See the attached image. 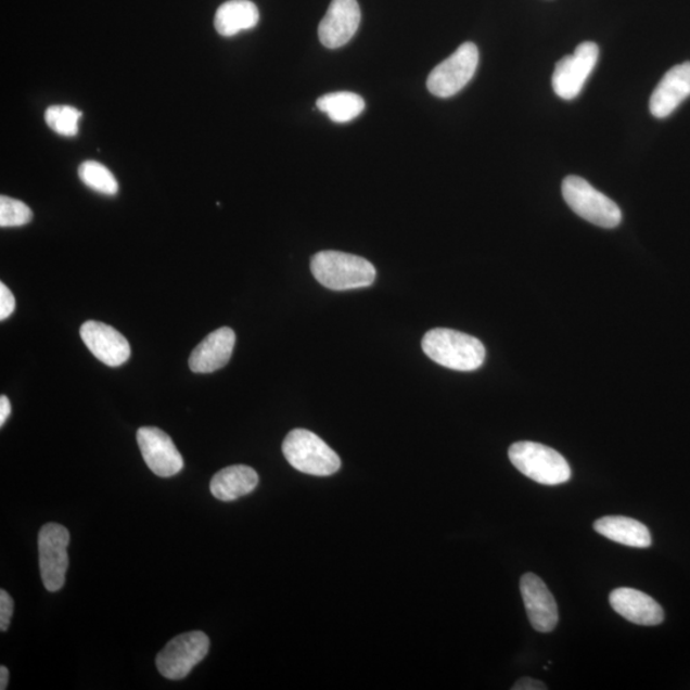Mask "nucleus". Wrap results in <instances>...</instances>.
<instances>
[{
  "label": "nucleus",
  "instance_id": "nucleus-1",
  "mask_svg": "<svg viewBox=\"0 0 690 690\" xmlns=\"http://www.w3.org/2000/svg\"><path fill=\"white\" fill-rule=\"evenodd\" d=\"M422 349L434 362L456 371H474L484 365L486 349L477 337L451 329H433L423 336Z\"/></svg>",
  "mask_w": 690,
  "mask_h": 690
},
{
  "label": "nucleus",
  "instance_id": "nucleus-2",
  "mask_svg": "<svg viewBox=\"0 0 690 690\" xmlns=\"http://www.w3.org/2000/svg\"><path fill=\"white\" fill-rule=\"evenodd\" d=\"M311 271L318 282L332 291L358 290L370 286L376 269L369 260L340 251H321L311 260Z\"/></svg>",
  "mask_w": 690,
  "mask_h": 690
},
{
  "label": "nucleus",
  "instance_id": "nucleus-3",
  "mask_svg": "<svg viewBox=\"0 0 690 690\" xmlns=\"http://www.w3.org/2000/svg\"><path fill=\"white\" fill-rule=\"evenodd\" d=\"M509 459L515 469L541 485H562L572 477L570 463L557 450L546 445L521 442L509 448Z\"/></svg>",
  "mask_w": 690,
  "mask_h": 690
},
{
  "label": "nucleus",
  "instance_id": "nucleus-4",
  "mask_svg": "<svg viewBox=\"0 0 690 690\" xmlns=\"http://www.w3.org/2000/svg\"><path fill=\"white\" fill-rule=\"evenodd\" d=\"M283 455L293 469L311 476H332L340 471V456L321 437L304 429L286 435Z\"/></svg>",
  "mask_w": 690,
  "mask_h": 690
},
{
  "label": "nucleus",
  "instance_id": "nucleus-5",
  "mask_svg": "<svg viewBox=\"0 0 690 690\" xmlns=\"http://www.w3.org/2000/svg\"><path fill=\"white\" fill-rule=\"evenodd\" d=\"M563 196L575 214L595 226L611 229L622 222L621 207L584 178L566 177L563 182Z\"/></svg>",
  "mask_w": 690,
  "mask_h": 690
},
{
  "label": "nucleus",
  "instance_id": "nucleus-6",
  "mask_svg": "<svg viewBox=\"0 0 690 690\" xmlns=\"http://www.w3.org/2000/svg\"><path fill=\"white\" fill-rule=\"evenodd\" d=\"M480 53L473 42H464L447 60L438 64L427 78V89L437 98L455 97L476 74Z\"/></svg>",
  "mask_w": 690,
  "mask_h": 690
},
{
  "label": "nucleus",
  "instance_id": "nucleus-7",
  "mask_svg": "<svg viewBox=\"0 0 690 690\" xmlns=\"http://www.w3.org/2000/svg\"><path fill=\"white\" fill-rule=\"evenodd\" d=\"M210 639L203 631H190L173 638L156 657L157 670L164 678L179 680L187 677L205 659Z\"/></svg>",
  "mask_w": 690,
  "mask_h": 690
},
{
  "label": "nucleus",
  "instance_id": "nucleus-8",
  "mask_svg": "<svg viewBox=\"0 0 690 690\" xmlns=\"http://www.w3.org/2000/svg\"><path fill=\"white\" fill-rule=\"evenodd\" d=\"M69 532L56 523H48L39 534V562L42 584L49 592H56L66 582L68 570Z\"/></svg>",
  "mask_w": 690,
  "mask_h": 690
},
{
  "label": "nucleus",
  "instance_id": "nucleus-9",
  "mask_svg": "<svg viewBox=\"0 0 690 690\" xmlns=\"http://www.w3.org/2000/svg\"><path fill=\"white\" fill-rule=\"evenodd\" d=\"M600 50L595 42H582L573 55H566L557 64L552 75V88L559 98H577L592 74L599 60Z\"/></svg>",
  "mask_w": 690,
  "mask_h": 690
},
{
  "label": "nucleus",
  "instance_id": "nucleus-10",
  "mask_svg": "<svg viewBox=\"0 0 690 690\" xmlns=\"http://www.w3.org/2000/svg\"><path fill=\"white\" fill-rule=\"evenodd\" d=\"M138 443L143 460L156 476L168 478L183 470L181 452L163 430L141 427L138 431Z\"/></svg>",
  "mask_w": 690,
  "mask_h": 690
},
{
  "label": "nucleus",
  "instance_id": "nucleus-11",
  "mask_svg": "<svg viewBox=\"0 0 690 690\" xmlns=\"http://www.w3.org/2000/svg\"><path fill=\"white\" fill-rule=\"evenodd\" d=\"M80 335L91 354L110 368H118L131 357V347L126 337L106 323L86 321Z\"/></svg>",
  "mask_w": 690,
  "mask_h": 690
},
{
  "label": "nucleus",
  "instance_id": "nucleus-12",
  "mask_svg": "<svg viewBox=\"0 0 690 690\" xmlns=\"http://www.w3.org/2000/svg\"><path fill=\"white\" fill-rule=\"evenodd\" d=\"M361 24V9L357 0H333L321 20L319 38L321 44L337 49L348 44Z\"/></svg>",
  "mask_w": 690,
  "mask_h": 690
},
{
  "label": "nucleus",
  "instance_id": "nucleus-13",
  "mask_svg": "<svg viewBox=\"0 0 690 690\" xmlns=\"http://www.w3.org/2000/svg\"><path fill=\"white\" fill-rule=\"evenodd\" d=\"M521 593L532 627L541 632L555 629L559 622L558 605L544 580L534 573L524 574Z\"/></svg>",
  "mask_w": 690,
  "mask_h": 690
},
{
  "label": "nucleus",
  "instance_id": "nucleus-14",
  "mask_svg": "<svg viewBox=\"0 0 690 690\" xmlns=\"http://www.w3.org/2000/svg\"><path fill=\"white\" fill-rule=\"evenodd\" d=\"M610 605L628 622L653 627L664 622L665 614L660 603L638 589L617 588L610 593Z\"/></svg>",
  "mask_w": 690,
  "mask_h": 690
},
{
  "label": "nucleus",
  "instance_id": "nucleus-15",
  "mask_svg": "<svg viewBox=\"0 0 690 690\" xmlns=\"http://www.w3.org/2000/svg\"><path fill=\"white\" fill-rule=\"evenodd\" d=\"M690 97V62L673 67L660 81L650 100L653 117L663 119Z\"/></svg>",
  "mask_w": 690,
  "mask_h": 690
},
{
  "label": "nucleus",
  "instance_id": "nucleus-16",
  "mask_svg": "<svg viewBox=\"0 0 690 690\" xmlns=\"http://www.w3.org/2000/svg\"><path fill=\"white\" fill-rule=\"evenodd\" d=\"M235 334L230 328H220L201 342L189 359L190 369L196 373H210L225 368L232 357Z\"/></svg>",
  "mask_w": 690,
  "mask_h": 690
},
{
  "label": "nucleus",
  "instance_id": "nucleus-17",
  "mask_svg": "<svg viewBox=\"0 0 690 690\" xmlns=\"http://www.w3.org/2000/svg\"><path fill=\"white\" fill-rule=\"evenodd\" d=\"M593 528L609 540L630 548H650L652 537L650 529L643 523L627 516H603L596 521Z\"/></svg>",
  "mask_w": 690,
  "mask_h": 690
},
{
  "label": "nucleus",
  "instance_id": "nucleus-18",
  "mask_svg": "<svg viewBox=\"0 0 690 690\" xmlns=\"http://www.w3.org/2000/svg\"><path fill=\"white\" fill-rule=\"evenodd\" d=\"M258 485V474L247 465H230L212 480L210 491L220 501H234L253 493Z\"/></svg>",
  "mask_w": 690,
  "mask_h": 690
},
{
  "label": "nucleus",
  "instance_id": "nucleus-19",
  "mask_svg": "<svg viewBox=\"0 0 690 690\" xmlns=\"http://www.w3.org/2000/svg\"><path fill=\"white\" fill-rule=\"evenodd\" d=\"M258 21L260 12L250 0H229L221 4L215 13L214 26L221 36H234L241 31L251 30Z\"/></svg>",
  "mask_w": 690,
  "mask_h": 690
},
{
  "label": "nucleus",
  "instance_id": "nucleus-20",
  "mask_svg": "<svg viewBox=\"0 0 690 690\" xmlns=\"http://www.w3.org/2000/svg\"><path fill=\"white\" fill-rule=\"evenodd\" d=\"M319 111L328 114L335 124H348L365 111V100L355 92L341 91L319 98Z\"/></svg>",
  "mask_w": 690,
  "mask_h": 690
},
{
  "label": "nucleus",
  "instance_id": "nucleus-21",
  "mask_svg": "<svg viewBox=\"0 0 690 690\" xmlns=\"http://www.w3.org/2000/svg\"><path fill=\"white\" fill-rule=\"evenodd\" d=\"M78 176L89 189L106 196L117 195L119 184L113 173L98 162H84L78 168Z\"/></svg>",
  "mask_w": 690,
  "mask_h": 690
},
{
  "label": "nucleus",
  "instance_id": "nucleus-22",
  "mask_svg": "<svg viewBox=\"0 0 690 690\" xmlns=\"http://www.w3.org/2000/svg\"><path fill=\"white\" fill-rule=\"evenodd\" d=\"M82 112L68 105L49 106L46 112L47 125L63 138H75L78 135V124Z\"/></svg>",
  "mask_w": 690,
  "mask_h": 690
},
{
  "label": "nucleus",
  "instance_id": "nucleus-23",
  "mask_svg": "<svg viewBox=\"0 0 690 690\" xmlns=\"http://www.w3.org/2000/svg\"><path fill=\"white\" fill-rule=\"evenodd\" d=\"M33 220L31 208L23 201L9 196L0 197V227H24Z\"/></svg>",
  "mask_w": 690,
  "mask_h": 690
},
{
  "label": "nucleus",
  "instance_id": "nucleus-24",
  "mask_svg": "<svg viewBox=\"0 0 690 690\" xmlns=\"http://www.w3.org/2000/svg\"><path fill=\"white\" fill-rule=\"evenodd\" d=\"M16 310V299L10 288L0 283V320L4 321Z\"/></svg>",
  "mask_w": 690,
  "mask_h": 690
},
{
  "label": "nucleus",
  "instance_id": "nucleus-25",
  "mask_svg": "<svg viewBox=\"0 0 690 690\" xmlns=\"http://www.w3.org/2000/svg\"><path fill=\"white\" fill-rule=\"evenodd\" d=\"M14 602L4 589L0 591V629L2 631L9 630L12 615H13Z\"/></svg>",
  "mask_w": 690,
  "mask_h": 690
},
{
  "label": "nucleus",
  "instance_id": "nucleus-26",
  "mask_svg": "<svg viewBox=\"0 0 690 690\" xmlns=\"http://www.w3.org/2000/svg\"><path fill=\"white\" fill-rule=\"evenodd\" d=\"M548 689L542 681L531 678H523L515 682L513 690H545Z\"/></svg>",
  "mask_w": 690,
  "mask_h": 690
},
{
  "label": "nucleus",
  "instance_id": "nucleus-27",
  "mask_svg": "<svg viewBox=\"0 0 690 690\" xmlns=\"http://www.w3.org/2000/svg\"><path fill=\"white\" fill-rule=\"evenodd\" d=\"M11 412V401L5 397V395H2V397H0V426H4V423L9 420Z\"/></svg>",
  "mask_w": 690,
  "mask_h": 690
},
{
  "label": "nucleus",
  "instance_id": "nucleus-28",
  "mask_svg": "<svg viewBox=\"0 0 690 690\" xmlns=\"http://www.w3.org/2000/svg\"><path fill=\"white\" fill-rule=\"evenodd\" d=\"M10 672L5 666L0 667V689L4 690L9 687Z\"/></svg>",
  "mask_w": 690,
  "mask_h": 690
}]
</instances>
